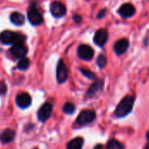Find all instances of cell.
Here are the masks:
<instances>
[{"label":"cell","instance_id":"obj_1","mask_svg":"<svg viewBox=\"0 0 149 149\" xmlns=\"http://www.w3.org/2000/svg\"><path fill=\"white\" fill-rule=\"evenodd\" d=\"M134 104V97L132 96L125 97L118 104L115 110V116L118 118H124L127 116L132 110Z\"/></svg>","mask_w":149,"mask_h":149},{"label":"cell","instance_id":"obj_2","mask_svg":"<svg viewBox=\"0 0 149 149\" xmlns=\"http://www.w3.org/2000/svg\"><path fill=\"white\" fill-rule=\"evenodd\" d=\"M25 40L26 38L23 35L11 31H4L0 33V41L6 45L24 43Z\"/></svg>","mask_w":149,"mask_h":149},{"label":"cell","instance_id":"obj_3","mask_svg":"<svg viewBox=\"0 0 149 149\" xmlns=\"http://www.w3.org/2000/svg\"><path fill=\"white\" fill-rule=\"evenodd\" d=\"M96 118V113L92 110H84L83 111L77 118V123L80 125H84L89 123H91Z\"/></svg>","mask_w":149,"mask_h":149},{"label":"cell","instance_id":"obj_4","mask_svg":"<svg viewBox=\"0 0 149 149\" xmlns=\"http://www.w3.org/2000/svg\"><path fill=\"white\" fill-rule=\"evenodd\" d=\"M68 76V68L63 61H60L57 65V69H56V77L57 80L60 84L64 83Z\"/></svg>","mask_w":149,"mask_h":149},{"label":"cell","instance_id":"obj_5","mask_svg":"<svg viewBox=\"0 0 149 149\" xmlns=\"http://www.w3.org/2000/svg\"><path fill=\"white\" fill-rule=\"evenodd\" d=\"M51 13L55 18H61L66 14V7L60 1H54L50 6Z\"/></svg>","mask_w":149,"mask_h":149},{"label":"cell","instance_id":"obj_6","mask_svg":"<svg viewBox=\"0 0 149 149\" xmlns=\"http://www.w3.org/2000/svg\"><path fill=\"white\" fill-rule=\"evenodd\" d=\"M77 54L81 59L89 61V60L92 59V57L94 55V50L89 45H81V46H79V47L77 49Z\"/></svg>","mask_w":149,"mask_h":149},{"label":"cell","instance_id":"obj_7","mask_svg":"<svg viewBox=\"0 0 149 149\" xmlns=\"http://www.w3.org/2000/svg\"><path fill=\"white\" fill-rule=\"evenodd\" d=\"M52 111H53V105L50 103L44 104L40 108V110L38 111V118H39V120H40L41 122L47 121L50 118Z\"/></svg>","mask_w":149,"mask_h":149},{"label":"cell","instance_id":"obj_8","mask_svg":"<svg viewBox=\"0 0 149 149\" xmlns=\"http://www.w3.org/2000/svg\"><path fill=\"white\" fill-rule=\"evenodd\" d=\"M27 16H28V19L31 22V24H33L34 26L40 25L43 21L42 15L37 8H34V7L31 8L28 11Z\"/></svg>","mask_w":149,"mask_h":149},{"label":"cell","instance_id":"obj_9","mask_svg":"<svg viewBox=\"0 0 149 149\" xmlns=\"http://www.w3.org/2000/svg\"><path fill=\"white\" fill-rule=\"evenodd\" d=\"M11 54L16 58H22L27 53V47L25 46L24 43H16L10 49Z\"/></svg>","mask_w":149,"mask_h":149},{"label":"cell","instance_id":"obj_10","mask_svg":"<svg viewBox=\"0 0 149 149\" xmlns=\"http://www.w3.org/2000/svg\"><path fill=\"white\" fill-rule=\"evenodd\" d=\"M31 103H32V97L28 93L26 92L19 93L16 97V104L20 108L23 109L27 108L28 106L31 105Z\"/></svg>","mask_w":149,"mask_h":149},{"label":"cell","instance_id":"obj_11","mask_svg":"<svg viewBox=\"0 0 149 149\" xmlns=\"http://www.w3.org/2000/svg\"><path fill=\"white\" fill-rule=\"evenodd\" d=\"M108 40V32L105 29H99L94 36V42L99 46L103 47Z\"/></svg>","mask_w":149,"mask_h":149},{"label":"cell","instance_id":"obj_12","mask_svg":"<svg viewBox=\"0 0 149 149\" xmlns=\"http://www.w3.org/2000/svg\"><path fill=\"white\" fill-rule=\"evenodd\" d=\"M135 13V8L132 4H124L120 6L118 10V13L123 18H129L132 17Z\"/></svg>","mask_w":149,"mask_h":149},{"label":"cell","instance_id":"obj_13","mask_svg":"<svg viewBox=\"0 0 149 149\" xmlns=\"http://www.w3.org/2000/svg\"><path fill=\"white\" fill-rule=\"evenodd\" d=\"M129 47V42L126 39H121L119 40H118L115 45H114V51L117 54L120 55L123 54L124 53H125V51L127 50Z\"/></svg>","mask_w":149,"mask_h":149},{"label":"cell","instance_id":"obj_14","mask_svg":"<svg viewBox=\"0 0 149 149\" xmlns=\"http://www.w3.org/2000/svg\"><path fill=\"white\" fill-rule=\"evenodd\" d=\"M15 132L12 129H6L1 134H0V140H1L3 143H10L12 142L14 138H15Z\"/></svg>","mask_w":149,"mask_h":149},{"label":"cell","instance_id":"obj_15","mask_svg":"<svg viewBox=\"0 0 149 149\" xmlns=\"http://www.w3.org/2000/svg\"><path fill=\"white\" fill-rule=\"evenodd\" d=\"M84 139L77 137L72 139L71 141L68 142L67 146V149H82L84 146Z\"/></svg>","mask_w":149,"mask_h":149},{"label":"cell","instance_id":"obj_16","mask_svg":"<svg viewBox=\"0 0 149 149\" xmlns=\"http://www.w3.org/2000/svg\"><path fill=\"white\" fill-rule=\"evenodd\" d=\"M11 21L16 26H21L25 22V18L22 13L15 12L11 14Z\"/></svg>","mask_w":149,"mask_h":149},{"label":"cell","instance_id":"obj_17","mask_svg":"<svg viewBox=\"0 0 149 149\" xmlns=\"http://www.w3.org/2000/svg\"><path fill=\"white\" fill-rule=\"evenodd\" d=\"M106 149H125V146L117 139H111L106 145Z\"/></svg>","mask_w":149,"mask_h":149},{"label":"cell","instance_id":"obj_18","mask_svg":"<svg viewBox=\"0 0 149 149\" xmlns=\"http://www.w3.org/2000/svg\"><path fill=\"white\" fill-rule=\"evenodd\" d=\"M102 85H103V83L101 81H97L95 84L91 85V87L88 91V95H94L97 91H99V89H101Z\"/></svg>","mask_w":149,"mask_h":149},{"label":"cell","instance_id":"obj_19","mask_svg":"<svg viewBox=\"0 0 149 149\" xmlns=\"http://www.w3.org/2000/svg\"><path fill=\"white\" fill-rule=\"evenodd\" d=\"M29 60L26 57H22L20 58L19 63H18V68L20 69V70H26L28 67H29Z\"/></svg>","mask_w":149,"mask_h":149},{"label":"cell","instance_id":"obj_20","mask_svg":"<svg viewBox=\"0 0 149 149\" xmlns=\"http://www.w3.org/2000/svg\"><path fill=\"white\" fill-rule=\"evenodd\" d=\"M74 110H76V107H74V105L72 104V103H66L64 105H63V108H62V111L67 113V114H72L74 112Z\"/></svg>","mask_w":149,"mask_h":149},{"label":"cell","instance_id":"obj_21","mask_svg":"<svg viewBox=\"0 0 149 149\" xmlns=\"http://www.w3.org/2000/svg\"><path fill=\"white\" fill-rule=\"evenodd\" d=\"M97 63L100 68H104L107 63V59L104 54H100L97 60Z\"/></svg>","mask_w":149,"mask_h":149},{"label":"cell","instance_id":"obj_22","mask_svg":"<svg viewBox=\"0 0 149 149\" xmlns=\"http://www.w3.org/2000/svg\"><path fill=\"white\" fill-rule=\"evenodd\" d=\"M82 73L84 74L86 77H88L89 79H95L96 78V74L94 73H92L91 70L86 69V68H81Z\"/></svg>","mask_w":149,"mask_h":149},{"label":"cell","instance_id":"obj_23","mask_svg":"<svg viewBox=\"0 0 149 149\" xmlns=\"http://www.w3.org/2000/svg\"><path fill=\"white\" fill-rule=\"evenodd\" d=\"M6 85L3 81H0V95H4L6 92Z\"/></svg>","mask_w":149,"mask_h":149},{"label":"cell","instance_id":"obj_24","mask_svg":"<svg viewBox=\"0 0 149 149\" xmlns=\"http://www.w3.org/2000/svg\"><path fill=\"white\" fill-rule=\"evenodd\" d=\"M94 149H104V147H103V146H102L101 144H97V145L94 147Z\"/></svg>","mask_w":149,"mask_h":149},{"label":"cell","instance_id":"obj_25","mask_svg":"<svg viewBox=\"0 0 149 149\" xmlns=\"http://www.w3.org/2000/svg\"><path fill=\"white\" fill-rule=\"evenodd\" d=\"M74 19V20H76V22H77V23H78L79 21H81V18H80L79 16H76Z\"/></svg>","mask_w":149,"mask_h":149},{"label":"cell","instance_id":"obj_26","mask_svg":"<svg viewBox=\"0 0 149 149\" xmlns=\"http://www.w3.org/2000/svg\"><path fill=\"white\" fill-rule=\"evenodd\" d=\"M146 140H147V141L149 142V131H148V132H146Z\"/></svg>","mask_w":149,"mask_h":149},{"label":"cell","instance_id":"obj_27","mask_svg":"<svg viewBox=\"0 0 149 149\" xmlns=\"http://www.w3.org/2000/svg\"><path fill=\"white\" fill-rule=\"evenodd\" d=\"M145 149H149V142H148V143H147V145L146 146Z\"/></svg>","mask_w":149,"mask_h":149},{"label":"cell","instance_id":"obj_28","mask_svg":"<svg viewBox=\"0 0 149 149\" xmlns=\"http://www.w3.org/2000/svg\"><path fill=\"white\" fill-rule=\"evenodd\" d=\"M34 149H38V148H34Z\"/></svg>","mask_w":149,"mask_h":149}]
</instances>
